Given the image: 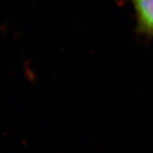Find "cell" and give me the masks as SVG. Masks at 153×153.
I'll return each mask as SVG.
<instances>
[{
    "label": "cell",
    "instance_id": "6da1fadb",
    "mask_svg": "<svg viewBox=\"0 0 153 153\" xmlns=\"http://www.w3.org/2000/svg\"><path fill=\"white\" fill-rule=\"evenodd\" d=\"M138 33L153 36V0H132Z\"/></svg>",
    "mask_w": 153,
    "mask_h": 153
}]
</instances>
